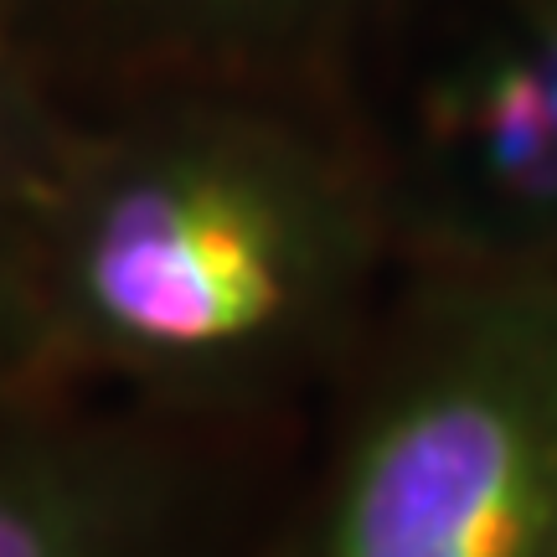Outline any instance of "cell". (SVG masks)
Masks as SVG:
<instances>
[{"mask_svg":"<svg viewBox=\"0 0 557 557\" xmlns=\"http://www.w3.org/2000/svg\"><path fill=\"white\" fill-rule=\"evenodd\" d=\"M325 0H0V21L62 109L129 94L150 62L238 58Z\"/></svg>","mask_w":557,"mask_h":557,"instance_id":"5","label":"cell"},{"mask_svg":"<svg viewBox=\"0 0 557 557\" xmlns=\"http://www.w3.org/2000/svg\"><path fill=\"white\" fill-rule=\"evenodd\" d=\"M212 434L88 387L0 403V557H212Z\"/></svg>","mask_w":557,"mask_h":557,"instance_id":"3","label":"cell"},{"mask_svg":"<svg viewBox=\"0 0 557 557\" xmlns=\"http://www.w3.org/2000/svg\"><path fill=\"white\" fill-rule=\"evenodd\" d=\"M26 218L62 372L171 423L269 418L367 341L372 218L263 109L186 88L67 109Z\"/></svg>","mask_w":557,"mask_h":557,"instance_id":"1","label":"cell"},{"mask_svg":"<svg viewBox=\"0 0 557 557\" xmlns=\"http://www.w3.org/2000/svg\"><path fill=\"white\" fill-rule=\"evenodd\" d=\"M274 557H557V278L403 305Z\"/></svg>","mask_w":557,"mask_h":557,"instance_id":"2","label":"cell"},{"mask_svg":"<svg viewBox=\"0 0 557 557\" xmlns=\"http://www.w3.org/2000/svg\"><path fill=\"white\" fill-rule=\"evenodd\" d=\"M67 129L62 109L0 21V197L32 207Z\"/></svg>","mask_w":557,"mask_h":557,"instance_id":"7","label":"cell"},{"mask_svg":"<svg viewBox=\"0 0 557 557\" xmlns=\"http://www.w3.org/2000/svg\"><path fill=\"white\" fill-rule=\"evenodd\" d=\"M444 135L455 191L470 201L455 227L465 269L557 278V0L449 88Z\"/></svg>","mask_w":557,"mask_h":557,"instance_id":"4","label":"cell"},{"mask_svg":"<svg viewBox=\"0 0 557 557\" xmlns=\"http://www.w3.org/2000/svg\"><path fill=\"white\" fill-rule=\"evenodd\" d=\"M47 387H78V382L62 372L58 357L32 218L21 201L0 197V403Z\"/></svg>","mask_w":557,"mask_h":557,"instance_id":"6","label":"cell"}]
</instances>
